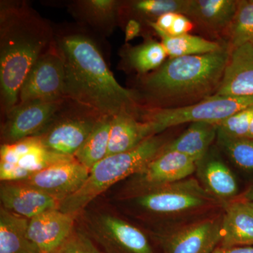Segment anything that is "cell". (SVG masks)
<instances>
[{"label":"cell","instance_id":"1","mask_svg":"<svg viewBox=\"0 0 253 253\" xmlns=\"http://www.w3.org/2000/svg\"><path fill=\"white\" fill-rule=\"evenodd\" d=\"M56 44L64 63L66 99L99 116L125 111L139 115L142 106L137 94L118 83L91 38L70 33Z\"/></svg>","mask_w":253,"mask_h":253},{"label":"cell","instance_id":"2","mask_svg":"<svg viewBox=\"0 0 253 253\" xmlns=\"http://www.w3.org/2000/svg\"><path fill=\"white\" fill-rule=\"evenodd\" d=\"M230 53L224 42L214 52L166 60L141 80V97L147 109L182 107L214 96Z\"/></svg>","mask_w":253,"mask_h":253},{"label":"cell","instance_id":"3","mask_svg":"<svg viewBox=\"0 0 253 253\" xmlns=\"http://www.w3.org/2000/svg\"><path fill=\"white\" fill-rule=\"evenodd\" d=\"M49 25L26 4H3L0 11V89L6 115L18 104L25 78L49 49Z\"/></svg>","mask_w":253,"mask_h":253},{"label":"cell","instance_id":"4","mask_svg":"<svg viewBox=\"0 0 253 253\" xmlns=\"http://www.w3.org/2000/svg\"><path fill=\"white\" fill-rule=\"evenodd\" d=\"M166 144L161 136H153L131 151L106 156L91 168L83 185L63 200L60 211L78 214L111 186L139 172Z\"/></svg>","mask_w":253,"mask_h":253},{"label":"cell","instance_id":"5","mask_svg":"<svg viewBox=\"0 0 253 253\" xmlns=\"http://www.w3.org/2000/svg\"><path fill=\"white\" fill-rule=\"evenodd\" d=\"M253 105V96H211L196 104L172 109L141 108L139 118L146 123L149 136L158 135L172 126L185 123L217 125L226 118Z\"/></svg>","mask_w":253,"mask_h":253},{"label":"cell","instance_id":"6","mask_svg":"<svg viewBox=\"0 0 253 253\" xmlns=\"http://www.w3.org/2000/svg\"><path fill=\"white\" fill-rule=\"evenodd\" d=\"M133 201L145 212L154 214H173L189 212L208 205L217 204L207 189L194 179L172 183L133 195Z\"/></svg>","mask_w":253,"mask_h":253},{"label":"cell","instance_id":"7","mask_svg":"<svg viewBox=\"0 0 253 253\" xmlns=\"http://www.w3.org/2000/svg\"><path fill=\"white\" fill-rule=\"evenodd\" d=\"M65 68L57 46L50 47L37 60L25 78L18 95V103L41 100L63 101Z\"/></svg>","mask_w":253,"mask_h":253},{"label":"cell","instance_id":"8","mask_svg":"<svg viewBox=\"0 0 253 253\" xmlns=\"http://www.w3.org/2000/svg\"><path fill=\"white\" fill-rule=\"evenodd\" d=\"M86 224L91 237L106 253H154L144 233L121 218L96 213L88 217Z\"/></svg>","mask_w":253,"mask_h":253},{"label":"cell","instance_id":"9","mask_svg":"<svg viewBox=\"0 0 253 253\" xmlns=\"http://www.w3.org/2000/svg\"><path fill=\"white\" fill-rule=\"evenodd\" d=\"M196 166L191 158L165 146L154 159L133 175L132 195L184 180L194 173Z\"/></svg>","mask_w":253,"mask_h":253},{"label":"cell","instance_id":"10","mask_svg":"<svg viewBox=\"0 0 253 253\" xmlns=\"http://www.w3.org/2000/svg\"><path fill=\"white\" fill-rule=\"evenodd\" d=\"M63 101L41 100L18 103L6 114L1 127L3 144H13L26 138L36 136L55 117L61 109Z\"/></svg>","mask_w":253,"mask_h":253},{"label":"cell","instance_id":"11","mask_svg":"<svg viewBox=\"0 0 253 253\" xmlns=\"http://www.w3.org/2000/svg\"><path fill=\"white\" fill-rule=\"evenodd\" d=\"M89 170L73 158L52 165L20 181L63 201L84 184Z\"/></svg>","mask_w":253,"mask_h":253},{"label":"cell","instance_id":"12","mask_svg":"<svg viewBox=\"0 0 253 253\" xmlns=\"http://www.w3.org/2000/svg\"><path fill=\"white\" fill-rule=\"evenodd\" d=\"M222 239V217L184 226L163 238L165 253H212Z\"/></svg>","mask_w":253,"mask_h":253},{"label":"cell","instance_id":"13","mask_svg":"<svg viewBox=\"0 0 253 253\" xmlns=\"http://www.w3.org/2000/svg\"><path fill=\"white\" fill-rule=\"evenodd\" d=\"M100 117L92 114L64 118L38 136L44 147L51 152L74 157Z\"/></svg>","mask_w":253,"mask_h":253},{"label":"cell","instance_id":"14","mask_svg":"<svg viewBox=\"0 0 253 253\" xmlns=\"http://www.w3.org/2000/svg\"><path fill=\"white\" fill-rule=\"evenodd\" d=\"M76 216L56 209L28 219V239L41 253H54L73 232Z\"/></svg>","mask_w":253,"mask_h":253},{"label":"cell","instance_id":"15","mask_svg":"<svg viewBox=\"0 0 253 253\" xmlns=\"http://www.w3.org/2000/svg\"><path fill=\"white\" fill-rule=\"evenodd\" d=\"M1 208L31 219L42 213L59 209L62 201L21 182H1Z\"/></svg>","mask_w":253,"mask_h":253},{"label":"cell","instance_id":"16","mask_svg":"<svg viewBox=\"0 0 253 253\" xmlns=\"http://www.w3.org/2000/svg\"><path fill=\"white\" fill-rule=\"evenodd\" d=\"M239 0H189L186 16L211 38L224 39Z\"/></svg>","mask_w":253,"mask_h":253},{"label":"cell","instance_id":"17","mask_svg":"<svg viewBox=\"0 0 253 253\" xmlns=\"http://www.w3.org/2000/svg\"><path fill=\"white\" fill-rule=\"evenodd\" d=\"M217 96H253V43L231 50Z\"/></svg>","mask_w":253,"mask_h":253},{"label":"cell","instance_id":"18","mask_svg":"<svg viewBox=\"0 0 253 253\" xmlns=\"http://www.w3.org/2000/svg\"><path fill=\"white\" fill-rule=\"evenodd\" d=\"M139 118V114L128 111L113 116L107 156L131 151L151 137L146 123Z\"/></svg>","mask_w":253,"mask_h":253},{"label":"cell","instance_id":"19","mask_svg":"<svg viewBox=\"0 0 253 253\" xmlns=\"http://www.w3.org/2000/svg\"><path fill=\"white\" fill-rule=\"evenodd\" d=\"M220 246H253V212L244 200L226 206Z\"/></svg>","mask_w":253,"mask_h":253},{"label":"cell","instance_id":"20","mask_svg":"<svg viewBox=\"0 0 253 253\" xmlns=\"http://www.w3.org/2000/svg\"><path fill=\"white\" fill-rule=\"evenodd\" d=\"M217 135L216 125L201 122L191 123L179 137L166 144V148L186 155L198 164L204 159Z\"/></svg>","mask_w":253,"mask_h":253},{"label":"cell","instance_id":"21","mask_svg":"<svg viewBox=\"0 0 253 253\" xmlns=\"http://www.w3.org/2000/svg\"><path fill=\"white\" fill-rule=\"evenodd\" d=\"M28 219L1 208L0 253H41L27 236Z\"/></svg>","mask_w":253,"mask_h":253},{"label":"cell","instance_id":"22","mask_svg":"<svg viewBox=\"0 0 253 253\" xmlns=\"http://www.w3.org/2000/svg\"><path fill=\"white\" fill-rule=\"evenodd\" d=\"M148 24L156 31L169 58L193 56L214 52L224 46V42L210 41L202 37L191 34L170 36L156 27L151 21Z\"/></svg>","mask_w":253,"mask_h":253},{"label":"cell","instance_id":"23","mask_svg":"<svg viewBox=\"0 0 253 253\" xmlns=\"http://www.w3.org/2000/svg\"><path fill=\"white\" fill-rule=\"evenodd\" d=\"M113 116H101L74 158L89 171L107 156Z\"/></svg>","mask_w":253,"mask_h":253},{"label":"cell","instance_id":"24","mask_svg":"<svg viewBox=\"0 0 253 253\" xmlns=\"http://www.w3.org/2000/svg\"><path fill=\"white\" fill-rule=\"evenodd\" d=\"M202 177L207 190L214 197L229 199L238 193V184L235 176L225 164L214 160L205 165Z\"/></svg>","mask_w":253,"mask_h":253},{"label":"cell","instance_id":"25","mask_svg":"<svg viewBox=\"0 0 253 253\" xmlns=\"http://www.w3.org/2000/svg\"><path fill=\"white\" fill-rule=\"evenodd\" d=\"M224 40L231 50L253 43V0H239L235 15Z\"/></svg>","mask_w":253,"mask_h":253},{"label":"cell","instance_id":"26","mask_svg":"<svg viewBox=\"0 0 253 253\" xmlns=\"http://www.w3.org/2000/svg\"><path fill=\"white\" fill-rule=\"evenodd\" d=\"M119 5L115 0L80 1L77 2V12L92 26L109 32L116 25Z\"/></svg>","mask_w":253,"mask_h":253},{"label":"cell","instance_id":"27","mask_svg":"<svg viewBox=\"0 0 253 253\" xmlns=\"http://www.w3.org/2000/svg\"><path fill=\"white\" fill-rule=\"evenodd\" d=\"M168 56L162 43L150 39L129 50L127 62L132 69L144 75L161 67Z\"/></svg>","mask_w":253,"mask_h":253},{"label":"cell","instance_id":"28","mask_svg":"<svg viewBox=\"0 0 253 253\" xmlns=\"http://www.w3.org/2000/svg\"><path fill=\"white\" fill-rule=\"evenodd\" d=\"M189 0H138L131 1L130 7L136 14L156 21L167 13L185 14Z\"/></svg>","mask_w":253,"mask_h":253},{"label":"cell","instance_id":"29","mask_svg":"<svg viewBox=\"0 0 253 253\" xmlns=\"http://www.w3.org/2000/svg\"><path fill=\"white\" fill-rule=\"evenodd\" d=\"M219 144L238 167L246 171H253V139L230 138L218 134Z\"/></svg>","mask_w":253,"mask_h":253},{"label":"cell","instance_id":"30","mask_svg":"<svg viewBox=\"0 0 253 253\" xmlns=\"http://www.w3.org/2000/svg\"><path fill=\"white\" fill-rule=\"evenodd\" d=\"M253 118V105L217 123V134L230 138L248 137Z\"/></svg>","mask_w":253,"mask_h":253},{"label":"cell","instance_id":"31","mask_svg":"<svg viewBox=\"0 0 253 253\" xmlns=\"http://www.w3.org/2000/svg\"><path fill=\"white\" fill-rule=\"evenodd\" d=\"M54 253H101L89 236L74 228L73 232Z\"/></svg>","mask_w":253,"mask_h":253},{"label":"cell","instance_id":"32","mask_svg":"<svg viewBox=\"0 0 253 253\" xmlns=\"http://www.w3.org/2000/svg\"><path fill=\"white\" fill-rule=\"evenodd\" d=\"M33 174L17 164L0 161V179L1 182H20L26 180Z\"/></svg>","mask_w":253,"mask_h":253},{"label":"cell","instance_id":"33","mask_svg":"<svg viewBox=\"0 0 253 253\" xmlns=\"http://www.w3.org/2000/svg\"><path fill=\"white\" fill-rule=\"evenodd\" d=\"M194 27V23L185 15L176 14L175 19L172 27L168 32V35L170 36H180L189 34V32Z\"/></svg>","mask_w":253,"mask_h":253},{"label":"cell","instance_id":"34","mask_svg":"<svg viewBox=\"0 0 253 253\" xmlns=\"http://www.w3.org/2000/svg\"><path fill=\"white\" fill-rule=\"evenodd\" d=\"M141 32V24L137 20L131 18L126 23L125 30V41L126 42L132 41L139 36Z\"/></svg>","mask_w":253,"mask_h":253},{"label":"cell","instance_id":"35","mask_svg":"<svg viewBox=\"0 0 253 253\" xmlns=\"http://www.w3.org/2000/svg\"><path fill=\"white\" fill-rule=\"evenodd\" d=\"M212 253H253V246H234L226 248L219 246Z\"/></svg>","mask_w":253,"mask_h":253},{"label":"cell","instance_id":"36","mask_svg":"<svg viewBox=\"0 0 253 253\" xmlns=\"http://www.w3.org/2000/svg\"><path fill=\"white\" fill-rule=\"evenodd\" d=\"M244 201H252L253 202V186H251L246 193L244 196Z\"/></svg>","mask_w":253,"mask_h":253},{"label":"cell","instance_id":"37","mask_svg":"<svg viewBox=\"0 0 253 253\" xmlns=\"http://www.w3.org/2000/svg\"><path fill=\"white\" fill-rule=\"evenodd\" d=\"M248 137L251 138V139H253V118L252 122H251V126H250L249 136H248Z\"/></svg>","mask_w":253,"mask_h":253},{"label":"cell","instance_id":"38","mask_svg":"<svg viewBox=\"0 0 253 253\" xmlns=\"http://www.w3.org/2000/svg\"><path fill=\"white\" fill-rule=\"evenodd\" d=\"M246 203V204L248 205V206H249V207L250 208H251V211H253V202H252V201H244Z\"/></svg>","mask_w":253,"mask_h":253}]
</instances>
